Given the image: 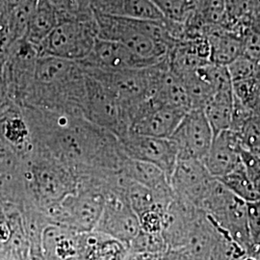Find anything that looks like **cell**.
Here are the masks:
<instances>
[{"label": "cell", "instance_id": "16", "mask_svg": "<svg viewBox=\"0 0 260 260\" xmlns=\"http://www.w3.org/2000/svg\"><path fill=\"white\" fill-rule=\"evenodd\" d=\"M233 195L239 198L246 204L260 200L259 195L251 177L247 174L243 164L240 163L233 171L217 179Z\"/></svg>", "mask_w": 260, "mask_h": 260}, {"label": "cell", "instance_id": "9", "mask_svg": "<svg viewBox=\"0 0 260 260\" xmlns=\"http://www.w3.org/2000/svg\"><path fill=\"white\" fill-rule=\"evenodd\" d=\"M214 180L203 161L178 159L170 184L176 199L199 210Z\"/></svg>", "mask_w": 260, "mask_h": 260}, {"label": "cell", "instance_id": "1", "mask_svg": "<svg viewBox=\"0 0 260 260\" xmlns=\"http://www.w3.org/2000/svg\"><path fill=\"white\" fill-rule=\"evenodd\" d=\"M32 144L47 150L77 180L119 173L125 154L119 139L82 116L20 106Z\"/></svg>", "mask_w": 260, "mask_h": 260}, {"label": "cell", "instance_id": "15", "mask_svg": "<svg viewBox=\"0 0 260 260\" xmlns=\"http://www.w3.org/2000/svg\"><path fill=\"white\" fill-rule=\"evenodd\" d=\"M58 23V12L51 2L49 0H35L24 39L37 48Z\"/></svg>", "mask_w": 260, "mask_h": 260}, {"label": "cell", "instance_id": "3", "mask_svg": "<svg viewBox=\"0 0 260 260\" xmlns=\"http://www.w3.org/2000/svg\"><path fill=\"white\" fill-rule=\"evenodd\" d=\"M21 159L28 205L46 214L76 192L78 180L73 172L46 149L32 144L31 150Z\"/></svg>", "mask_w": 260, "mask_h": 260}, {"label": "cell", "instance_id": "14", "mask_svg": "<svg viewBox=\"0 0 260 260\" xmlns=\"http://www.w3.org/2000/svg\"><path fill=\"white\" fill-rule=\"evenodd\" d=\"M234 108V93L233 83L221 87L206 102L203 108L209 121L214 135L231 129Z\"/></svg>", "mask_w": 260, "mask_h": 260}, {"label": "cell", "instance_id": "18", "mask_svg": "<svg viewBox=\"0 0 260 260\" xmlns=\"http://www.w3.org/2000/svg\"><path fill=\"white\" fill-rule=\"evenodd\" d=\"M167 246L162 233H148L141 231L128 245V251L130 254H159L165 251Z\"/></svg>", "mask_w": 260, "mask_h": 260}, {"label": "cell", "instance_id": "19", "mask_svg": "<svg viewBox=\"0 0 260 260\" xmlns=\"http://www.w3.org/2000/svg\"><path fill=\"white\" fill-rule=\"evenodd\" d=\"M225 68L233 83L249 79L259 73L256 62L244 53Z\"/></svg>", "mask_w": 260, "mask_h": 260}, {"label": "cell", "instance_id": "20", "mask_svg": "<svg viewBox=\"0 0 260 260\" xmlns=\"http://www.w3.org/2000/svg\"><path fill=\"white\" fill-rule=\"evenodd\" d=\"M241 162L251 180L256 181L260 177V157L252 149H244L241 151Z\"/></svg>", "mask_w": 260, "mask_h": 260}, {"label": "cell", "instance_id": "8", "mask_svg": "<svg viewBox=\"0 0 260 260\" xmlns=\"http://www.w3.org/2000/svg\"><path fill=\"white\" fill-rule=\"evenodd\" d=\"M212 127L203 109H190L171 136L177 146L178 159L204 161L214 139Z\"/></svg>", "mask_w": 260, "mask_h": 260}, {"label": "cell", "instance_id": "10", "mask_svg": "<svg viewBox=\"0 0 260 260\" xmlns=\"http://www.w3.org/2000/svg\"><path fill=\"white\" fill-rule=\"evenodd\" d=\"M83 68L101 71H121L149 68L129 49L117 42L96 39L92 52L77 62Z\"/></svg>", "mask_w": 260, "mask_h": 260}, {"label": "cell", "instance_id": "23", "mask_svg": "<svg viewBox=\"0 0 260 260\" xmlns=\"http://www.w3.org/2000/svg\"><path fill=\"white\" fill-rule=\"evenodd\" d=\"M254 186H255V189H256V191H257V193H258L260 197V177L256 181H254Z\"/></svg>", "mask_w": 260, "mask_h": 260}, {"label": "cell", "instance_id": "11", "mask_svg": "<svg viewBox=\"0 0 260 260\" xmlns=\"http://www.w3.org/2000/svg\"><path fill=\"white\" fill-rule=\"evenodd\" d=\"M244 148L238 133L224 130L214 136L211 147L203 162L209 174L218 179L241 163V151Z\"/></svg>", "mask_w": 260, "mask_h": 260}, {"label": "cell", "instance_id": "17", "mask_svg": "<svg viewBox=\"0 0 260 260\" xmlns=\"http://www.w3.org/2000/svg\"><path fill=\"white\" fill-rule=\"evenodd\" d=\"M165 19L184 23L198 10L201 0H150Z\"/></svg>", "mask_w": 260, "mask_h": 260}, {"label": "cell", "instance_id": "4", "mask_svg": "<svg viewBox=\"0 0 260 260\" xmlns=\"http://www.w3.org/2000/svg\"><path fill=\"white\" fill-rule=\"evenodd\" d=\"M98 39L93 11L59 22L39 46V56H52L80 62L89 55Z\"/></svg>", "mask_w": 260, "mask_h": 260}, {"label": "cell", "instance_id": "25", "mask_svg": "<svg viewBox=\"0 0 260 260\" xmlns=\"http://www.w3.org/2000/svg\"><path fill=\"white\" fill-rule=\"evenodd\" d=\"M132 260H141V259H139V258H137V259H136V257H135V258H134V259H132Z\"/></svg>", "mask_w": 260, "mask_h": 260}, {"label": "cell", "instance_id": "22", "mask_svg": "<svg viewBox=\"0 0 260 260\" xmlns=\"http://www.w3.org/2000/svg\"><path fill=\"white\" fill-rule=\"evenodd\" d=\"M6 221V213H5V210L4 208L0 205V223Z\"/></svg>", "mask_w": 260, "mask_h": 260}, {"label": "cell", "instance_id": "21", "mask_svg": "<svg viewBox=\"0 0 260 260\" xmlns=\"http://www.w3.org/2000/svg\"><path fill=\"white\" fill-rule=\"evenodd\" d=\"M27 1L28 0H5V3H6L8 10L10 11V10L14 9L15 7L19 6V5H21L25 2H27Z\"/></svg>", "mask_w": 260, "mask_h": 260}, {"label": "cell", "instance_id": "12", "mask_svg": "<svg viewBox=\"0 0 260 260\" xmlns=\"http://www.w3.org/2000/svg\"><path fill=\"white\" fill-rule=\"evenodd\" d=\"M212 64L226 67L244 53L242 37L221 25H208L204 29Z\"/></svg>", "mask_w": 260, "mask_h": 260}, {"label": "cell", "instance_id": "13", "mask_svg": "<svg viewBox=\"0 0 260 260\" xmlns=\"http://www.w3.org/2000/svg\"><path fill=\"white\" fill-rule=\"evenodd\" d=\"M119 173L141 185L148 187L163 198L170 200L175 199V194L167 176L163 171L152 164L125 156Z\"/></svg>", "mask_w": 260, "mask_h": 260}, {"label": "cell", "instance_id": "7", "mask_svg": "<svg viewBox=\"0 0 260 260\" xmlns=\"http://www.w3.org/2000/svg\"><path fill=\"white\" fill-rule=\"evenodd\" d=\"M119 142L127 157L156 166L165 173L170 181L178 160L177 146L173 140L144 136L128 131Z\"/></svg>", "mask_w": 260, "mask_h": 260}, {"label": "cell", "instance_id": "5", "mask_svg": "<svg viewBox=\"0 0 260 260\" xmlns=\"http://www.w3.org/2000/svg\"><path fill=\"white\" fill-rule=\"evenodd\" d=\"M83 117L110 131L120 139L129 130V123L120 103L101 81L85 74Z\"/></svg>", "mask_w": 260, "mask_h": 260}, {"label": "cell", "instance_id": "6", "mask_svg": "<svg viewBox=\"0 0 260 260\" xmlns=\"http://www.w3.org/2000/svg\"><path fill=\"white\" fill-rule=\"evenodd\" d=\"M94 231L127 246L141 232L139 217L128 205L119 177L105 193L103 213Z\"/></svg>", "mask_w": 260, "mask_h": 260}, {"label": "cell", "instance_id": "24", "mask_svg": "<svg viewBox=\"0 0 260 260\" xmlns=\"http://www.w3.org/2000/svg\"><path fill=\"white\" fill-rule=\"evenodd\" d=\"M239 260H258L256 257L252 256V255H248V256H243L241 259Z\"/></svg>", "mask_w": 260, "mask_h": 260}, {"label": "cell", "instance_id": "2", "mask_svg": "<svg viewBox=\"0 0 260 260\" xmlns=\"http://www.w3.org/2000/svg\"><path fill=\"white\" fill-rule=\"evenodd\" d=\"M92 11L98 38L124 46L148 67L165 61L178 43L171 34L166 19H132Z\"/></svg>", "mask_w": 260, "mask_h": 260}]
</instances>
